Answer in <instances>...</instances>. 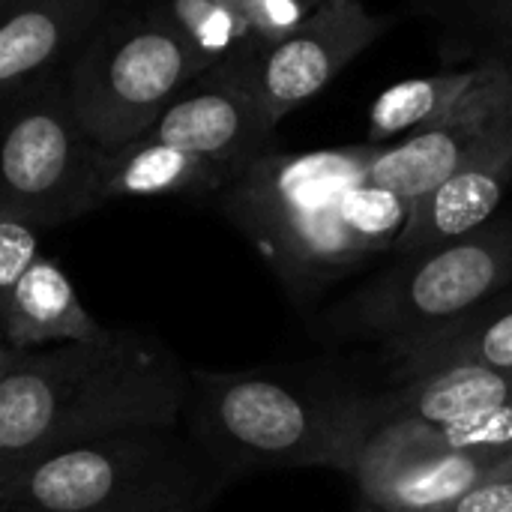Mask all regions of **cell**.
<instances>
[{"mask_svg":"<svg viewBox=\"0 0 512 512\" xmlns=\"http://www.w3.org/2000/svg\"><path fill=\"white\" fill-rule=\"evenodd\" d=\"M375 144L264 150L216 195L222 216L255 246L285 294L309 303L369 258L390 252L411 204L369 183Z\"/></svg>","mask_w":512,"mask_h":512,"instance_id":"cell-1","label":"cell"},{"mask_svg":"<svg viewBox=\"0 0 512 512\" xmlns=\"http://www.w3.org/2000/svg\"><path fill=\"white\" fill-rule=\"evenodd\" d=\"M186 399L189 369L168 345L135 330L15 354L0 375V462L21 465L120 432L174 429Z\"/></svg>","mask_w":512,"mask_h":512,"instance_id":"cell-2","label":"cell"},{"mask_svg":"<svg viewBox=\"0 0 512 512\" xmlns=\"http://www.w3.org/2000/svg\"><path fill=\"white\" fill-rule=\"evenodd\" d=\"M189 429L225 477L288 468L351 474L366 441L363 396L285 369H189Z\"/></svg>","mask_w":512,"mask_h":512,"instance_id":"cell-3","label":"cell"},{"mask_svg":"<svg viewBox=\"0 0 512 512\" xmlns=\"http://www.w3.org/2000/svg\"><path fill=\"white\" fill-rule=\"evenodd\" d=\"M225 483L177 429H141L12 465L9 512H204Z\"/></svg>","mask_w":512,"mask_h":512,"instance_id":"cell-4","label":"cell"},{"mask_svg":"<svg viewBox=\"0 0 512 512\" xmlns=\"http://www.w3.org/2000/svg\"><path fill=\"white\" fill-rule=\"evenodd\" d=\"M512 282V216L447 246L396 258L318 321L327 339L375 342L396 354L483 306Z\"/></svg>","mask_w":512,"mask_h":512,"instance_id":"cell-5","label":"cell"},{"mask_svg":"<svg viewBox=\"0 0 512 512\" xmlns=\"http://www.w3.org/2000/svg\"><path fill=\"white\" fill-rule=\"evenodd\" d=\"M204 66L189 42L153 12H129L93 27L69 72V105L84 135L117 153L138 141Z\"/></svg>","mask_w":512,"mask_h":512,"instance_id":"cell-6","label":"cell"},{"mask_svg":"<svg viewBox=\"0 0 512 512\" xmlns=\"http://www.w3.org/2000/svg\"><path fill=\"white\" fill-rule=\"evenodd\" d=\"M105 153L84 135L69 96H24L0 126V213L57 228L96 207Z\"/></svg>","mask_w":512,"mask_h":512,"instance_id":"cell-7","label":"cell"},{"mask_svg":"<svg viewBox=\"0 0 512 512\" xmlns=\"http://www.w3.org/2000/svg\"><path fill=\"white\" fill-rule=\"evenodd\" d=\"M393 24V15H378L363 0H324L279 39L219 66H228L243 78L267 123L276 129Z\"/></svg>","mask_w":512,"mask_h":512,"instance_id":"cell-8","label":"cell"},{"mask_svg":"<svg viewBox=\"0 0 512 512\" xmlns=\"http://www.w3.org/2000/svg\"><path fill=\"white\" fill-rule=\"evenodd\" d=\"M141 138L180 147L234 177L273 147V126L243 78L228 66H213L198 75Z\"/></svg>","mask_w":512,"mask_h":512,"instance_id":"cell-9","label":"cell"},{"mask_svg":"<svg viewBox=\"0 0 512 512\" xmlns=\"http://www.w3.org/2000/svg\"><path fill=\"white\" fill-rule=\"evenodd\" d=\"M363 512H429L471 489L512 477V450L504 453H426L363 444L351 471Z\"/></svg>","mask_w":512,"mask_h":512,"instance_id":"cell-10","label":"cell"},{"mask_svg":"<svg viewBox=\"0 0 512 512\" xmlns=\"http://www.w3.org/2000/svg\"><path fill=\"white\" fill-rule=\"evenodd\" d=\"M512 126V96L480 108L462 120L408 132L390 144H375L369 156V183L399 195L405 204H417L447 177L480 156L495 138Z\"/></svg>","mask_w":512,"mask_h":512,"instance_id":"cell-11","label":"cell"},{"mask_svg":"<svg viewBox=\"0 0 512 512\" xmlns=\"http://www.w3.org/2000/svg\"><path fill=\"white\" fill-rule=\"evenodd\" d=\"M512 96V60L477 57L438 75L390 84L369 111V144H390L408 132L462 120Z\"/></svg>","mask_w":512,"mask_h":512,"instance_id":"cell-12","label":"cell"},{"mask_svg":"<svg viewBox=\"0 0 512 512\" xmlns=\"http://www.w3.org/2000/svg\"><path fill=\"white\" fill-rule=\"evenodd\" d=\"M512 183V126L495 138L480 156L447 177L438 189L420 198L402 234L393 243V255H417L480 231L498 216L504 192Z\"/></svg>","mask_w":512,"mask_h":512,"instance_id":"cell-13","label":"cell"},{"mask_svg":"<svg viewBox=\"0 0 512 512\" xmlns=\"http://www.w3.org/2000/svg\"><path fill=\"white\" fill-rule=\"evenodd\" d=\"M105 6L108 0H6L0 6V102L78 48Z\"/></svg>","mask_w":512,"mask_h":512,"instance_id":"cell-14","label":"cell"},{"mask_svg":"<svg viewBox=\"0 0 512 512\" xmlns=\"http://www.w3.org/2000/svg\"><path fill=\"white\" fill-rule=\"evenodd\" d=\"M105 327L84 309L72 279L51 258H36L0 297V339L12 354L66 342H93Z\"/></svg>","mask_w":512,"mask_h":512,"instance_id":"cell-15","label":"cell"},{"mask_svg":"<svg viewBox=\"0 0 512 512\" xmlns=\"http://www.w3.org/2000/svg\"><path fill=\"white\" fill-rule=\"evenodd\" d=\"M501 405H512L510 369L468 363L402 381L381 396H363V426L369 438L384 426L447 423Z\"/></svg>","mask_w":512,"mask_h":512,"instance_id":"cell-16","label":"cell"},{"mask_svg":"<svg viewBox=\"0 0 512 512\" xmlns=\"http://www.w3.org/2000/svg\"><path fill=\"white\" fill-rule=\"evenodd\" d=\"M231 174L201 156H192L180 147L138 138L117 153H105L99 174V201L123 198H204L219 195Z\"/></svg>","mask_w":512,"mask_h":512,"instance_id":"cell-17","label":"cell"},{"mask_svg":"<svg viewBox=\"0 0 512 512\" xmlns=\"http://www.w3.org/2000/svg\"><path fill=\"white\" fill-rule=\"evenodd\" d=\"M390 357L402 381L468 363L512 372V282L456 324Z\"/></svg>","mask_w":512,"mask_h":512,"instance_id":"cell-18","label":"cell"},{"mask_svg":"<svg viewBox=\"0 0 512 512\" xmlns=\"http://www.w3.org/2000/svg\"><path fill=\"white\" fill-rule=\"evenodd\" d=\"M363 444L426 453H504L512 450V405L477 411L447 423H399L372 432Z\"/></svg>","mask_w":512,"mask_h":512,"instance_id":"cell-19","label":"cell"},{"mask_svg":"<svg viewBox=\"0 0 512 512\" xmlns=\"http://www.w3.org/2000/svg\"><path fill=\"white\" fill-rule=\"evenodd\" d=\"M429 15L444 27L453 57L512 60V0H432Z\"/></svg>","mask_w":512,"mask_h":512,"instance_id":"cell-20","label":"cell"},{"mask_svg":"<svg viewBox=\"0 0 512 512\" xmlns=\"http://www.w3.org/2000/svg\"><path fill=\"white\" fill-rule=\"evenodd\" d=\"M210 3L234 27V36H237L234 57H243V54L279 39L291 27H297L324 0H210Z\"/></svg>","mask_w":512,"mask_h":512,"instance_id":"cell-21","label":"cell"},{"mask_svg":"<svg viewBox=\"0 0 512 512\" xmlns=\"http://www.w3.org/2000/svg\"><path fill=\"white\" fill-rule=\"evenodd\" d=\"M39 258V228L0 213V297Z\"/></svg>","mask_w":512,"mask_h":512,"instance_id":"cell-22","label":"cell"},{"mask_svg":"<svg viewBox=\"0 0 512 512\" xmlns=\"http://www.w3.org/2000/svg\"><path fill=\"white\" fill-rule=\"evenodd\" d=\"M429 512H512V477L483 483V486L471 489L468 495Z\"/></svg>","mask_w":512,"mask_h":512,"instance_id":"cell-23","label":"cell"},{"mask_svg":"<svg viewBox=\"0 0 512 512\" xmlns=\"http://www.w3.org/2000/svg\"><path fill=\"white\" fill-rule=\"evenodd\" d=\"M9 477H12V465L0 462V512H9Z\"/></svg>","mask_w":512,"mask_h":512,"instance_id":"cell-24","label":"cell"},{"mask_svg":"<svg viewBox=\"0 0 512 512\" xmlns=\"http://www.w3.org/2000/svg\"><path fill=\"white\" fill-rule=\"evenodd\" d=\"M12 357H15V354H12V351L6 348V342L0 339V375H3L6 369H9V363H12Z\"/></svg>","mask_w":512,"mask_h":512,"instance_id":"cell-25","label":"cell"},{"mask_svg":"<svg viewBox=\"0 0 512 512\" xmlns=\"http://www.w3.org/2000/svg\"><path fill=\"white\" fill-rule=\"evenodd\" d=\"M0 3H6V0H0Z\"/></svg>","mask_w":512,"mask_h":512,"instance_id":"cell-26","label":"cell"}]
</instances>
